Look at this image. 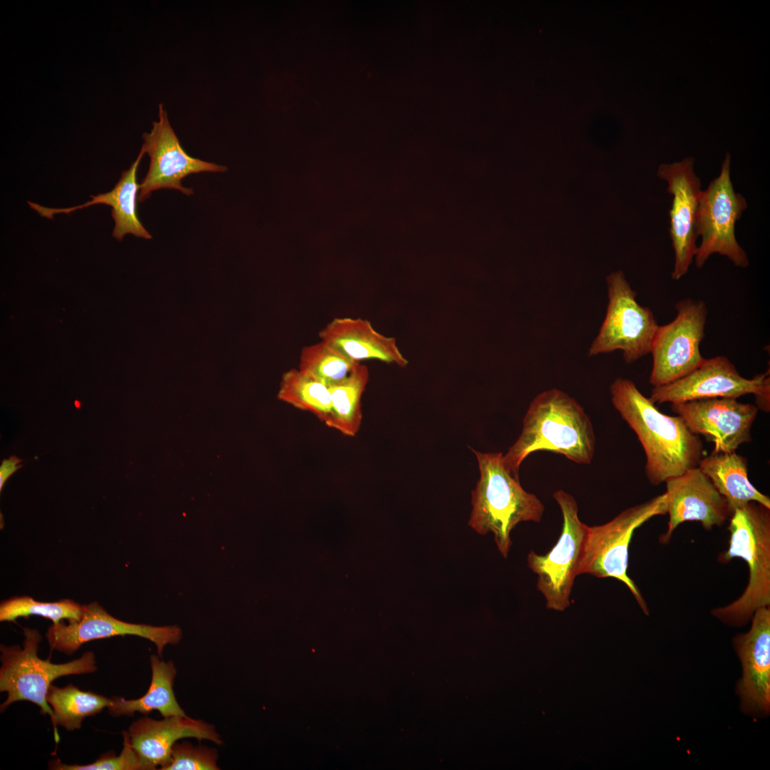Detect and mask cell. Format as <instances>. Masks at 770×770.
Segmentation results:
<instances>
[{"label":"cell","instance_id":"obj_12","mask_svg":"<svg viewBox=\"0 0 770 770\" xmlns=\"http://www.w3.org/2000/svg\"><path fill=\"white\" fill-rule=\"evenodd\" d=\"M141 150L150 158L148 170L139 184L138 202L146 200L160 189H175L189 196L190 188L182 180L191 174L202 172H225L227 167L189 155L182 148L163 104L158 106V120L153 123L150 132L143 135Z\"/></svg>","mask_w":770,"mask_h":770},{"label":"cell","instance_id":"obj_4","mask_svg":"<svg viewBox=\"0 0 770 770\" xmlns=\"http://www.w3.org/2000/svg\"><path fill=\"white\" fill-rule=\"evenodd\" d=\"M728 530L729 546L718 561L742 558L749 568V580L739 598L711 613L727 625L741 627L757 609L770 606V508L754 501L735 508Z\"/></svg>","mask_w":770,"mask_h":770},{"label":"cell","instance_id":"obj_19","mask_svg":"<svg viewBox=\"0 0 770 770\" xmlns=\"http://www.w3.org/2000/svg\"><path fill=\"white\" fill-rule=\"evenodd\" d=\"M320 339L354 361L379 360L405 368L407 359L394 337L378 332L367 319L336 317L319 332Z\"/></svg>","mask_w":770,"mask_h":770},{"label":"cell","instance_id":"obj_9","mask_svg":"<svg viewBox=\"0 0 770 770\" xmlns=\"http://www.w3.org/2000/svg\"><path fill=\"white\" fill-rule=\"evenodd\" d=\"M729 153L719 175L702 190L697 215V232L702 240L694 257L701 268L714 253L725 256L736 267L746 268L749 259L735 236V224L747 207L745 198L736 192L730 177Z\"/></svg>","mask_w":770,"mask_h":770},{"label":"cell","instance_id":"obj_30","mask_svg":"<svg viewBox=\"0 0 770 770\" xmlns=\"http://www.w3.org/2000/svg\"><path fill=\"white\" fill-rule=\"evenodd\" d=\"M21 459L19 458L16 456H11L8 459H4L1 461L0 466V491H1L7 479L14 473L17 470L22 467V465H18Z\"/></svg>","mask_w":770,"mask_h":770},{"label":"cell","instance_id":"obj_29","mask_svg":"<svg viewBox=\"0 0 770 770\" xmlns=\"http://www.w3.org/2000/svg\"><path fill=\"white\" fill-rule=\"evenodd\" d=\"M216 749L193 746L188 741L175 743L170 759L162 770H218Z\"/></svg>","mask_w":770,"mask_h":770},{"label":"cell","instance_id":"obj_26","mask_svg":"<svg viewBox=\"0 0 770 770\" xmlns=\"http://www.w3.org/2000/svg\"><path fill=\"white\" fill-rule=\"evenodd\" d=\"M359 363L339 354L321 340L302 349L298 369L330 386L347 377Z\"/></svg>","mask_w":770,"mask_h":770},{"label":"cell","instance_id":"obj_6","mask_svg":"<svg viewBox=\"0 0 770 770\" xmlns=\"http://www.w3.org/2000/svg\"><path fill=\"white\" fill-rule=\"evenodd\" d=\"M667 512L666 493L628 508L607 523L588 526L578 575L612 578L630 590L643 612L649 610L640 590L627 575L629 545L634 531L652 518Z\"/></svg>","mask_w":770,"mask_h":770},{"label":"cell","instance_id":"obj_2","mask_svg":"<svg viewBox=\"0 0 770 770\" xmlns=\"http://www.w3.org/2000/svg\"><path fill=\"white\" fill-rule=\"evenodd\" d=\"M595 450L594 428L584 409L567 393L553 388L533 399L520 434L503 458L505 467L519 476L522 462L533 452L550 451L589 464Z\"/></svg>","mask_w":770,"mask_h":770},{"label":"cell","instance_id":"obj_22","mask_svg":"<svg viewBox=\"0 0 770 770\" xmlns=\"http://www.w3.org/2000/svg\"><path fill=\"white\" fill-rule=\"evenodd\" d=\"M150 667L152 677L147 692L135 699L119 697L111 698V704L108 707L111 715L133 716L135 712L148 714L153 710H157L164 717L186 716L173 692L176 669L173 662H164L158 655H152Z\"/></svg>","mask_w":770,"mask_h":770},{"label":"cell","instance_id":"obj_1","mask_svg":"<svg viewBox=\"0 0 770 770\" xmlns=\"http://www.w3.org/2000/svg\"><path fill=\"white\" fill-rule=\"evenodd\" d=\"M610 392L614 407L642 444L645 474L652 485H660L698 466L703 443L682 417L661 412L630 379L617 378Z\"/></svg>","mask_w":770,"mask_h":770},{"label":"cell","instance_id":"obj_7","mask_svg":"<svg viewBox=\"0 0 770 770\" xmlns=\"http://www.w3.org/2000/svg\"><path fill=\"white\" fill-rule=\"evenodd\" d=\"M608 304L604 321L592 342L588 356L622 353L627 364H632L650 353L658 324L652 311L640 305L622 271L606 278Z\"/></svg>","mask_w":770,"mask_h":770},{"label":"cell","instance_id":"obj_20","mask_svg":"<svg viewBox=\"0 0 770 770\" xmlns=\"http://www.w3.org/2000/svg\"><path fill=\"white\" fill-rule=\"evenodd\" d=\"M144 153L140 149L135 160L128 169L122 172L120 179L111 190L91 195V200L85 203L66 208H50L34 202L28 203L41 217L50 219L57 214H70L92 205H106L111 207V216L115 223L112 235L115 239L121 241L127 234L151 239L152 235L143 227L137 215L136 200L139 190L137 171Z\"/></svg>","mask_w":770,"mask_h":770},{"label":"cell","instance_id":"obj_27","mask_svg":"<svg viewBox=\"0 0 770 770\" xmlns=\"http://www.w3.org/2000/svg\"><path fill=\"white\" fill-rule=\"evenodd\" d=\"M83 606L66 599L57 602H39L29 596H16L2 601L0 605V621H14L18 617L38 615L58 623L63 620L78 621Z\"/></svg>","mask_w":770,"mask_h":770},{"label":"cell","instance_id":"obj_14","mask_svg":"<svg viewBox=\"0 0 770 770\" xmlns=\"http://www.w3.org/2000/svg\"><path fill=\"white\" fill-rule=\"evenodd\" d=\"M749 630L732 639L741 665L736 685L739 709L754 719L770 714V607L757 609Z\"/></svg>","mask_w":770,"mask_h":770},{"label":"cell","instance_id":"obj_13","mask_svg":"<svg viewBox=\"0 0 770 770\" xmlns=\"http://www.w3.org/2000/svg\"><path fill=\"white\" fill-rule=\"evenodd\" d=\"M135 635L153 642L160 657L167 645H175L182 637L177 625L156 627L120 620L111 615L102 606L94 602L83 606L78 621L53 623L46 634L51 650L68 655L91 640L114 636Z\"/></svg>","mask_w":770,"mask_h":770},{"label":"cell","instance_id":"obj_28","mask_svg":"<svg viewBox=\"0 0 770 770\" xmlns=\"http://www.w3.org/2000/svg\"><path fill=\"white\" fill-rule=\"evenodd\" d=\"M123 747L118 756L114 751L101 755L89 764H66L59 759L51 760L48 769L54 770H142L139 758L132 747L128 732H123Z\"/></svg>","mask_w":770,"mask_h":770},{"label":"cell","instance_id":"obj_24","mask_svg":"<svg viewBox=\"0 0 770 770\" xmlns=\"http://www.w3.org/2000/svg\"><path fill=\"white\" fill-rule=\"evenodd\" d=\"M46 700L53 710L51 720L56 743L60 740L58 726L68 731L78 729L85 718L101 712L104 708L110 706L111 702V698L93 692L82 691L71 684L63 687L51 684Z\"/></svg>","mask_w":770,"mask_h":770},{"label":"cell","instance_id":"obj_23","mask_svg":"<svg viewBox=\"0 0 770 770\" xmlns=\"http://www.w3.org/2000/svg\"><path fill=\"white\" fill-rule=\"evenodd\" d=\"M369 379L367 366L359 363L344 380L329 386L331 411L327 426L346 436L357 434L362 421L361 397Z\"/></svg>","mask_w":770,"mask_h":770},{"label":"cell","instance_id":"obj_25","mask_svg":"<svg viewBox=\"0 0 770 770\" xmlns=\"http://www.w3.org/2000/svg\"><path fill=\"white\" fill-rule=\"evenodd\" d=\"M278 398L296 409L314 414L324 423L330 414L329 386L298 369H291L283 374Z\"/></svg>","mask_w":770,"mask_h":770},{"label":"cell","instance_id":"obj_18","mask_svg":"<svg viewBox=\"0 0 770 770\" xmlns=\"http://www.w3.org/2000/svg\"><path fill=\"white\" fill-rule=\"evenodd\" d=\"M130 743L136 752L142 770H162L170 759L178 740L192 737L222 743L213 725L187 716H172L162 720L144 717L134 722L128 731Z\"/></svg>","mask_w":770,"mask_h":770},{"label":"cell","instance_id":"obj_5","mask_svg":"<svg viewBox=\"0 0 770 770\" xmlns=\"http://www.w3.org/2000/svg\"><path fill=\"white\" fill-rule=\"evenodd\" d=\"M23 647L1 645L0 691L7 697L1 704V712L18 701H29L41 708L42 714L53 717V710L46 700L52 682L61 677L91 673L97 669L96 657L86 652L78 659L66 663L54 664L38 656L42 640L36 629L24 628Z\"/></svg>","mask_w":770,"mask_h":770},{"label":"cell","instance_id":"obj_8","mask_svg":"<svg viewBox=\"0 0 770 770\" xmlns=\"http://www.w3.org/2000/svg\"><path fill=\"white\" fill-rule=\"evenodd\" d=\"M553 498L563 515L561 533L548 553L542 555L530 550L527 562L538 576L537 589L545 597L547 607L563 611L570 605L588 525L580 521L578 503L572 495L559 490Z\"/></svg>","mask_w":770,"mask_h":770},{"label":"cell","instance_id":"obj_3","mask_svg":"<svg viewBox=\"0 0 770 770\" xmlns=\"http://www.w3.org/2000/svg\"><path fill=\"white\" fill-rule=\"evenodd\" d=\"M473 452L480 478L472 491L468 525L481 535L492 533L498 550L507 558L511 530L522 522L539 523L545 507L535 495L523 489L519 476L505 467L502 453Z\"/></svg>","mask_w":770,"mask_h":770},{"label":"cell","instance_id":"obj_10","mask_svg":"<svg viewBox=\"0 0 770 770\" xmlns=\"http://www.w3.org/2000/svg\"><path fill=\"white\" fill-rule=\"evenodd\" d=\"M675 309V318L658 326L652 344V368L649 382L653 387L686 376L705 360L700 344L704 337L706 304L688 298L679 301Z\"/></svg>","mask_w":770,"mask_h":770},{"label":"cell","instance_id":"obj_21","mask_svg":"<svg viewBox=\"0 0 770 770\" xmlns=\"http://www.w3.org/2000/svg\"><path fill=\"white\" fill-rule=\"evenodd\" d=\"M747 460L732 452L713 451L703 456L698 467L708 476L733 510L751 502L770 508V498L758 491L748 478Z\"/></svg>","mask_w":770,"mask_h":770},{"label":"cell","instance_id":"obj_17","mask_svg":"<svg viewBox=\"0 0 770 770\" xmlns=\"http://www.w3.org/2000/svg\"><path fill=\"white\" fill-rule=\"evenodd\" d=\"M664 483L669 520L666 533L659 537L661 543L667 544L674 530L684 522H700L709 530L729 519L732 511L727 499L698 466Z\"/></svg>","mask_w":770,"mask_h":770},{"label":"cell","instance_id":"obj_11","mask_svg":"<svg viewBox=\"0 0 770 770\" xmlns=\"http://www.w3.org/2000/svg\"><path fill=\"white\" fill-rule=\"evenodd\" d=\"M753 394L756 406L770 409V375L768 371L751 379L742 376L724 356L705 359L696 369L671 383L653 387L650 396L654 404H679L706 398L738 399Z\"/></svg>","mask_w":770,"mask_h":770},{"label":"cell","instance_id":"obj_15","mask_svg":"<svg viewBox=\"0 0 770 770\" xmlns=\"http://www.w3.org/2000/svg\"><path fill=\"white\" fill-rule=\"evenodd\" d=\"M657 176L667 183V192L672 195L669 235L674 265L672 278L679 280L687 273L697 250V215L701 180L694 172L692 158L662 164Z\"/></svg>","mask_w":770,"mask_h":770},{"label":"cell","instance_id":"obj_16","mask_svg":"<svg viewBox=\"0 0 770 770\" xmlns=\"http://www.w3.org/2000/svg\"><path fill=\"white\" fill-rule=\"evenodd\" d=\"M694 433L714 443L713 451L732 452L751 441L756 405L727 397L706 398L671 404Z\"/></svg>","mask_w":770,"mask_h":770}]
</instances>
